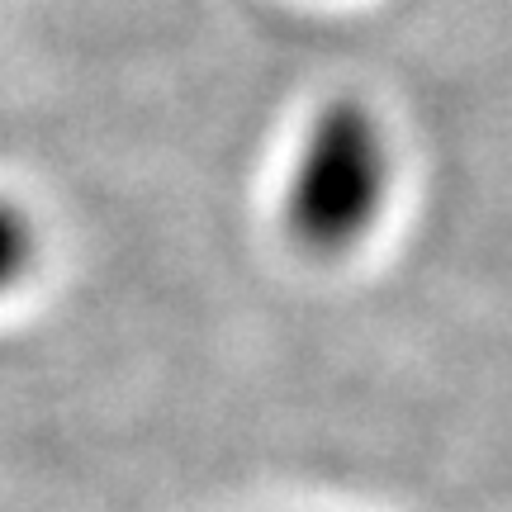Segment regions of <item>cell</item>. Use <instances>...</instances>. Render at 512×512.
<instances>
[{
  "label": "cell",
  "instance_id": "2",
  "mask_svg": "<svg viewBox=\"0 0 512 512\" xmlns=\"http://www.w3.org/2000/svg\"><path fill=\"white\" fill-rule=\"evenodd\" d=\"M38 261V228L29 219V209L10 195H0V299L15 294Z\"/></svg>",
  "mask_w": 512,
  "mask_h": 512
},
{
  "label": "cell",
  "instance_id": "1",
  "mask_svg": "<svg viewBox=\"0 0 512 512\" xmlns=\"http://www.w3.org/2000/svg\"><path fill=\"white\" fill-rule=\"evenodd\" d=\"M394 185V147L361 95H332L299 133L280 223L299 252L332 261L375 233Z\"/></svg>",
  "mask_w": 512,
  "mask_h": 512
}]
</instances>
